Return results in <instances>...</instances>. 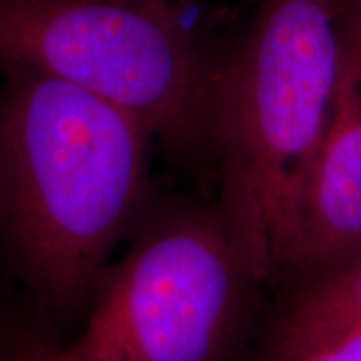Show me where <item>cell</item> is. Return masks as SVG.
Segmentation results:
<instances>
[{
    "label": "cell",
    "mask_w": 361,
    "mask_h": 361,
    "mask_svg": "<svg viewBox=\"0 0 361 361\" xmlns=\"http://www.w3.org/2000/svg\"><path fill=\"white\" fill-rule=\"evenodd\" d=\"M8 361H75L65 348H56L49 343H30L20 348Z\"/></svg>",
    "instance_id": "ba28073f"
},
{
    "label": "cell",
    "mask_w": 361,
    "mask_h": 361,
    "mask_svg": "<svg viewBox=\"0 0 361 361\" xmlns=\"http://www.w3.org/2000/svg\"><path fill=\"white\" fill-rule=\"evenodd\" d=\"M0 63L121 106L167 149H209L223 61L185 0H0Z\"/></svg>",
    "instance_id": "3957f363"
},
{
    "label": "cell",
    "mask_w": 361,
    "mask_h": 361,
    "mask_svg": "<svg viewBox=\"0 0 361 361\" xmlns=\"http://www.w3.org/2000/svg\"><path fill=\"white\" fill-rule=\"evenodd\" d=\"M361 251V49L343 30L336 97L305 180L285 273L322 277Z\"/></svg>",
    "instance_id": "5b68a950"
},
{
    "label": "cell",
    "mask_w": 361,
    "mask_h": 361,
    "mask_svg": "<svg viewBox=\"0 0 361 361\" xmlns=\"http://www.w3.org/2000/svg\"><path fill=\"white\" fill-rule=\"evenodd\" d=\"M259 283L219 207L180 211L103 277L66 353L75 361H223Z\"/></svg>",
    "instance_id": "277c9868"
},
{
    "label": "cell",
    "mask_w": 361,
    "mask_h": 361,
    "mask_svg": "<svg viewBox=\"0 0 361 361\" xmlns=\"http://www.w3.org/2000/svg\"><path fill=\"white\" fill-rule=\"evenodd\" d=\"M151 133L61 78L0 63V241L44 307L103 281L149 185Z\"/></svg>",
    "instance_id": "6da1fadb"
},
{
    "label": "cell",
    "mask_w": 361,
    "mask_h": 361,
    "mask_svg": "<svg viewBox=\"0 0 361 361\" xmlns=\"http://www.w3.org/2000/svg\"><path fill=\"white\" fill-rule=\"evenodd\" d=\"M343 30L361 49V0H341Z\"/></svg>",
    "instance_id": "9c48e42d"
},
{
    "label": "cell",
    "mask_w": 361,
    "mask_h": 361,
    "mask_svg": "<svg viewBox=\"0 0 361 361\" xmlns=\"http://www.w3.org/2000/svg\"><path fill=\"white\" fill-rule=\"evenodd\" d=\"M360 327L361 251L297 297L277 334V361Z\"/></svg>",
    "instance_id": "8992f818"
},
{
    "label": "cell",
    "mask_w": 361,
    "mask_h": 361,
    "mask_svg": "<svg viewBox=\"0 0 361 361\" xmlns=\"http://www.w3.org/2000/svg\"><path fill=\"white\" fill-rule=\"evenodd\" d=\"M279 361H361V327Z\"/></svg>",
    "instance_id": "52a82bcc"
},
{
    "label": "cell",
    "mask_w": 361,
    "mask_h": 361,
    "mask_svg": "<svg viewBox=\"0 0 361 361\" xmlns=\"http://www.w3.org/2000/svg\"><path fill=\"white\" fill-rule=\"evenodd\" d=\"M343 56L341 0H259L221 65L209 149L221 213L263 281L283 275Z\"/></svg>",
    "instance_id": "7a4b0ae2"
}]
</instances>
